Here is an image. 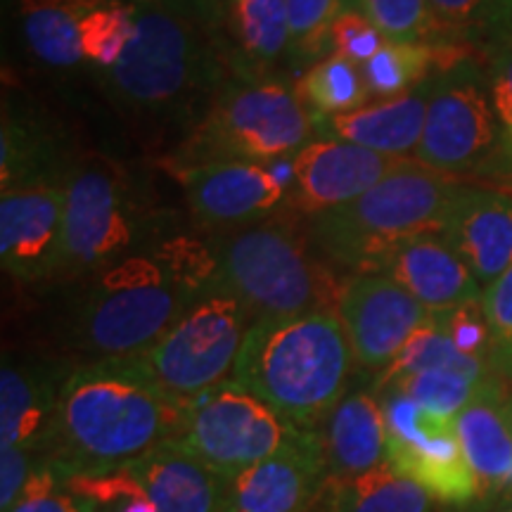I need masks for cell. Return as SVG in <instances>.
Here are the masks:
<instances>
[{"label":"cell","mask_w":512,"mask_h":512,"mask_svg":"<svg viewBox=\"0 0 512 512\" xmlns=\"http://www.w3.org/2000/svg\"><path fill=\"white\" fill-rule=\"evenodd\" d=\"M133 36L102 86L128 117L152 128L202 124L235 74L223 0H128Z\"/></svg>","instance_id":"cell-1"},{"label":"cell","mask_w":512,"mask_h":512,"mask_svg":"<svg viewBox=\"0 0 512 512\" xmlns=\"http://www.w3.org/2000/svg\"><path fill=\"white\" fill-rule=\"evenodd\" d=\"M188 403L152 380L138 358L79 363L64 382L48 460L64 477L119 470L181 441Z\"/></svg>","instance_id":"cell-2"},{"label":"cell","mask_w":512,"mask_h":512,"mask_svg":"<svg viewBox=\"0 0 512 512\" xmlns=\"http://www.w3.org/2000/svg\"><path fill=\"white\" fill-rule=\"evenodd\" d=\"M356 361L335 309L254 320L233 377L299 430L318 432L351 389Z\"/></svg>","instance_id":"cell-3"},{"label":"cell","mask_w":512,"mask_h":512,"mask_svg":"<svg viewBox=\"0 0 512 512\" xmlns=\"http://www.w3.org/2000/svg\"><path fill=\"white\" fill-rule=\"evenodd\" d=\"M200 297L162 256L131 254L91 273L64 320L79 363L143 356Z\"/></svg>","instance_id":"cell-4"},{"label":"cell","mask_w":512,"mask_h":512,"mask_svg":"<svg viewBox=\"0 0 512 512\" xmlns=\"http://www.w3.org/2000/svg\"><path fill=\"white\" fill-rule=\"evenodd\" d=\"M460 188L463 183L456 176L434 171L418 159H401L358 200L309 216L306 235L344 271L375 273L403 240L441 233Z\"/></svg>","instance_id":"cell-5"},{"label":"cell","mask_w":512,"mask_h":512,"mask_svg":"<svg viewBox=\"0 0 512 512\" xmlns=\"http://www.w3.org/2000/svg\"><path fill=\"white\" fill-rule=\"evenodd\" d=\"M214 287L233 294L254 320L335 309L342 285L313 259L311 242L283 221L230 230L211 247Z\"/></svg>","instance_id":"cell-6"},{"label":"cell","mask_w":512,"mask_h":512,"mask_svg":"<svg viewBox=\"0 0 512 512\" xmlns=\"http://www.w3.org/2000/svg\"><path fill=\"white\" fill-rule=\"evenodd\" d=\"M318 119L280 76L238 72L185 143V164L268 166L311 143Z\"/></svg>","instance_id":"cell-7"},{"label":"cell","mask_w":512,"mask_h":512,"mask_svg":"<svg viewBox=\"0 0 512 512\" xmlns=\"http://www.w3.org/2000/svg\"><path fill=\"white\" fill-rule=\"evenodd\" d=\"M249 328L252 316L245 306L211 287L138 361L166 394L190 403L233 377Z\"/></svg>","instance_id":"cell-8"},{"label":"cell","mask_w":512,"mask_h":512,"mask_svg":"<svg viewBox=\"0 0 512 512\" xmlns=\"http://www.w3.org/2000/svg\"><path fill=\"white\" fill-rule=\"evenodd\" d=\"M508 138L491 100L489 72L472 53L434 76L425 131L415 159L448 176L484 171Z\"/></svg>","instance_id":"cell-9"},{"label":"cell","mask_w":512,"mask_h":512,"mask_svg":"<svg viewBox=\"0 0 512 512\" xmlns=\"http://www.w3.org/2000/svg\"><path fill=\"white\" fill-rule=\"evenodd\" d=\"M306 434L242 384L226 380L188 403L181 444L221 475L235 477Z\"/></svg>","instance_id":"cell-10"},{"label":"cell","mask_w":512,"mask_h":512,"mask_svg":"<svg viewBox=\"0 0 512 512\" xmlns=\"http://www.w3.org/2000/svg\"><path fill=\"white\" fill-rule=\"evenodd\" d=\"M62 273H93L131 256L143 216L124 174L112 164H81L64 181Z\"/></svg>","instance_id":"cell-11"},{"label":"cell","mask_w":512,"mask_h":512,"mask_svg":"<svg viewBox=\"0 0 512 512\" xmlns=\"http://www.w3.org/2000/svg\"><path fill=\"white\" fill-rule=\"evenodd\" d=\"M387 422V460L434 501L477 503V482L460 444L456 418L430 411L399 389H375Z\"/></svg>","instance_id":"cell-12"},{"label":"cell","mask_w":512,"mask_h":512,"mask_svg":"<svg viewBox=\"0 0 512 512\" xmlns=\"http://www.w3.org/2000/svg\"><path fill=\"white\" fill-rule=\"evenodd\" d=\"M339 320L356 368L370 380L382 375L432 313L384 273H351L339 290Z\"/></svg>","instance_id":"cell-13"},{"label":"cell","mask_w":512,"mask_h":512,"mask_svg":"<svg viewBox=\"0 0 512 512\" xmlns=\"http://www.w3.org/2000/svg\"><path fill=\"white\" fill-rule=\"evenodd\" d=\"M64 185L3 190L0 197V264L22 283L62 273Z\"/></svg>","instance_id":"cell-14"},{"label":"cell","mask_w":512,"mask_h":512,"mask_svg":"<svg viewBox=\"0 0 512 512\" xmlns=\"http://www.w3.org/2000/svg\"><path fill=\"white\" fill-rule=\"evenodd\" d=\"M190 214L204 228H245L287 204V190L268 166L249 162L185 164L178 171Z\"/></svg>","instance_id":"cell-15"},{"label":"cell","mask_w":512,"mask_h":512,"mask_svg":"<svg viewBox=\"0 0 512 512\" xmlns=\"http://www.w3.org/2000/svg\"><path fill=\"white\" fill-rule=\"evenodd\" d=\"M401 159L384 157L344 140H311L290 157L287 204L306 216L344 207L396 169Z\"/></svg>","instance_id":"cell-16"},{"label":"cell","mask_w":512,"mask_h":512,"mask_svg":"<svg viewBox=\"0 0 512 512\" xmlns=\"http://www.w3.org/2000/svg\"><path fill=\"white\" fill-rule=\"evenodd\" d=\"M74 366L72 358L62 356L5 354L0 368V451L46 453L62 387Z\"/></svg>","instance_id":"cell-17"},{"label":"cell","mask_w":512,"mask_h":512,"mask_svg":"<svg viewBox=\"0 0 512 512\" xmlns=\"http://www.w3.org/2000/svg\"><path fill=\"white\" fill-rule=\"evenodd\" d=\"M318 432L230 477L226 512H318L328 491Z\"/></svg>","instance_id":"cell-18"},{"label":"cell","mask_w":512,"mask_h":512,"mask_svg":"<svg viewBox=\"0 0 512 512\" xmlns=\"http://www.w3.org/2000/svg\"><path fill=\"white\" fill-rule=\"evenodd\" d=\"M375 273L396 280L434 316L475 302L484 292L444 233H422L403 240L384 256Z\"/></svg>","instance_id":"cell-19"},{"label":"cell","mask_w":512,"mask_h":512,"mask_svg":"<svg viewBox=\"0 0 512 512\" xmlns=\"http://www.w3.org/2000/svg\"><path fill=\"white\" fill-rule=\"evenodd\" d=\"M503 377H491L470 406L456 415L460 444L477 482L482 510L512 501V422Z\"/></svg>","instance_id":"cell-20"},{"label":"cell","mask_w":512,"mask_h":512,"mask_svg":"<svg viewBox=\"0 0 512 512\" xmlns=\"http://www.w3.org/2000/svg\"><path fill=\"white\" fill-rule=\"evenodd\" d=\"M441 233L486 290L512 266V197L463 185Z\"/></svg>","instance_id":"cell-21"},{"label":"cell","mask_w":512,"mask_h":512,"mask_svg":"<svg viewBox=\"0 0 512 512\" xmlns=\"http://www.w3.org/2000/svg\"><path fill=\"white\" fill-rule=\"evenodd\" d=\"M330 482L389 467L387 422L373 384L351 387L318 430Z\"/></svg>","instance_id":"cell-22"},{"label":"cell","mask_w":512,"mask_h":512,"mask_svg":"<svg viewBox=\"0 0 512 512\" xmlns=\"http://www.w3.org/2000/svg\"><path fill=\"white\" fill-rule=\"evenodd\" d=\"M157 512H226L230 477L197 458L181 441L159 446L128 465Z\"/></svg>","instance_id":"cell-23"},{"label":"cell","mask_w":512,"mask_h":512,"mask_svg":"<svg viewBox=\"0 0 512 512\" xmlns=\"http://www.w3.org/2000/svg\"><path fill=\"white\" fill-rule=\"evenodd\" d=\"M434 76L422 81L413 91L403 93L399 98L384 100L380 105L337 114V117H318V126L332 138L344 140V143L361 145L366 150L380 152L384 157L408 159L411 152L415 155L422 131H425Z\"/></svg>","instance_id":"cell-24"},{"label":"cell","mask_w":512,"mask_h":512,"mask_svg":"<svg viewBox=\"0 0 512 512\" xmlns=\"http://www.w3.org/2000/svg\"><path fill=\"white\" fill-rule=\"evenodd\" d=\"M64 166L60 138L41 121L5 105L0 128V181L3 190L57 185Z\"/></svg>","instance_id":"cell-25"},{"label":"cell","mask_w":512,"mask_h":512,"mask_svg":"<svg viewBox=\"0 0 512 512\" xmlns=\"http://www.w3.org/2000/svg\"><path fill=\"white\" fill-rule=\"evenodd\" d=\"M223 27L242 72L264 74L290 48L287 0H223Z\"/></svg>","instance_id":"cell-26"},{"label":"cell","mask_w":512,"mask_h":512,"mask_svg":"<svg viewBox=\"0 0 512 512\" xmlns=\"http://www.w3.org/2000/svg\"><path fill=\"white\" fill-rule=\"evenodd\" d=\"M88 0H22L19 17L31 55L53 69H76L86 60L81 15Z\"/></svg>","instance_id":"cell-27"},{"label":"cell","mask_w":512,"mask_h":512,"mask_svg":"<svg viewBox=\"0 0 512 512\" xmlns=\"http://www.w3.org/2000/svg\"><path fill=\"white\" fill-rule=\"evenodd\" d=\"M434 498L392 467L330 482L318 512H432Z\"/></svg>","instance_id":"cell-28"},{"label":"cell","mask_w":512,"mask_h":512,"mask_svg":"<svg viewBox=\"0 0 512 512\" xmlns=\"http://www.w3.org/2000/svg\"><path fill=\"white\" fill-rule=\"evenodd\" d=\"M427 370H456V373L475 377V380H486V377L496 375L494 368L486 361L460 354L453 339L448 337L444 320L432 313V318L408 339V344L401 349L392 366L384 370L382 375L373 377L370 384L384 387V384L399 380V377L427 373Z\"/></svg>","instance_id":"cell-29"},{"label":"cell","mask_w":512,"mask_h":512,"mask_svg":"<svg viewBox=\"0 0 512 512\" xmlns=\"http://www.w3.org/2000/svg\"><path fill=\"white\" fill-rule=\"evenodd\" d=\"M299 98L318 117H337L366 107L368 83L358 64L344 60L339 55H330L306 72L297 83Z\"/></svg>","instance_id":"cell-30"},{"label":"cell","mask_w":512,"mask_h":512,"mask_svg":"<svg viewBox=\"0 0 512 512\" xmlns=\"http://www.w3.org/2000/svg\"><path fill=\"white\" fill-rule=\"evenodd\" d=\"M133 36V8L128 0H88L81 15L83 57L98 72L119 62Z\"/></svg>","instance_id":"cell-31"},{"label":"cell","mask_w":512,"mask_h":512,"mask_svg":"<svg viewBox=\"0 0 512 512\" xmlns=\"http://www.w3.org/2000/svg\"><path fill=\"white\" fill-rule=\"evenodd\" d=\"M356 8V0H287L290 48L287 57L294 67L318 64L332 55L330 31L339 15Z\"/></svg>","instance_id":"cell-32"},{"label":"cell","mask_w":512,"mask_h":512,"mask_svg":"<svg viewBox=\"0 0 512 512\" xmlns=\"http://www.w3.org/2000/svg\"><path fill=\"white\" fill-rule=\"evenodd\" d=\"M356 10H361L387 41L430 46L456 43L441 27L427 0H356Z\"/></svg>","instance_id":"cell-33"},{"label":"cell","mask_w":512,"mask_h":512,"mask_svg":"<svg viewBox=\"0 0 512 512\" xmlns=\"http://www.w3.org/2000/svg\"><path fill=\"white\" fill-rule=\"evenodd\" d=\"M491 377H486V380H475V377L456 373V370H427V373L399 377V380L375 389H399V392L411 396L413 401L422 403V406L430 408V411H437L441 415H453V418H456L463 408L470 406V403L482 394V389L486 387V382H489Z\"/></svg>","instance_id":"cell-34"},{"label":"cell","mask_w":512,"mask_h":512,"mask_svg":"<svg viewBox=\"0 0 512 512\" xmlns=\"http://www.w3.org/2000/svg\"><path fill=\"white\" fill-rule=\"evenodd\" d=\"M451 41L484 43L494 38L512 22V10L501 0H427Z\"/></svg>","instance_id":"cell-35"},{"label":"cell","mask_w":512,"mask_h":512,"mask_svg":"<svg viewBox=\"0 0 512 512\" xmlns=\"http://www.w3.org/2000/svg\"><path fill=\"white\" fill-rule=\"evenodd\" d=\"M482 306L491 332V368L512 380V266L482 292Z\"/></svg>","instance_id":"cell-36"},{"label":"cell","mask_w":512,"mask_h":512,"mask_svg":"<svg viewBox=\"0 0 512 512\" xmlns=\"http://www.w3.org/2000/svg\"><path fill=\"white\" fill-rule=\"evenodd\" d=\"M330 43L332 55H339L363 67L387 43V38L361 10L354 8L339 15L337 22L332 24Z\"/></svg>","instance_id":"cell-37"},{"label":"cell","mask_w":512,"mask_h":512,"mask_svg":"<svg viewBox=\"0 0 512 512\" xmlns=\"http://www.w3.org/2000/svg\"><path fill=\"white\" fill-rule=\"evenodd\" d=\"M5 512H83L79 498L69 491L62 472L50 463L31 477L27 489L17 498L15 505Z\"/></svg>","instance_id":"cell-38"},{"label":"cell","mask_w":512,"mask_h":512,"mask_svg":"<svg viewBox=\"0 0 512 512\" xmlns=\"http://www.w3.org/2000/svg\"><path fill=\"white\" fill-rule=\"evenodd\" d=\"M439 316L460 354L479 358L491 366V332L489 323H486L482 297L448 313H439Z\"/></svg>","instance_id":"cell-39"},{"label":"cell","mask_w":512,"mask_h":512,"mask_svg":"<svg viewBox=\"0 0 512 512\" xmlns=\"http://www.w3.org/2000/svg\"><path fill=\"white\" fill-rule=\"evenodd\" d=\"M489 55V83L494 110L505 136L512 131V22L486 46Z\"/></svg>","instance_id":"cell-40"},{"label":"cell","mask_w":512,"mask_h":512,"mask_svg":"<svg viewBox=\"0 0 512 512\" xmlns=\"http://www.w3.org/2000/svg\"><path fill=\"white\" fill-rule=\"evenodd\" d=\"M48 463L46 453L27 451V448H5L0 451V512L10 510L31 477Z\"/></svg>","instance_id":"cell-41"},{"label":"cell","mask_w":512,"mask_h":512,"mask_svg":"<svg viewBox=\"0 0 512 512\" xmlns=\"http://www.w3.org/2000/svg\"><path fill=\"white\" fill-rule=\"evenodd\" d=\"M486 512H512V501L503 503V505H498V508H491V510H486Z\"/></svg>","instance_id":"cell-42"},{"label":"cell","mask_w":512,"mask_h":512,"mask_svg":"<svg viewBox=\"0 0 512 512\" xmlns=\"http://www.w3.org/2000/svg\"><path fill=\"white\" fill-rule=\"evenodd\" d=\"M505 138H508V150L512 152V131L508 133V136H505Z\"/></svg>","instance_id":"cell-43"},{"label":"cell","mask_w":512,"mask_h":512,"mask_svg":"<svg viewBox=\"0 0 512 512\" xmlns=\"http://www.w3.org/2000/svg\"><path fill=\"white\" fill-rule=\"evenodd\" d=\"M508 411H510V422H512V396L508 399Z\"/></svg>","instance_id":"cell-44"},{"label":"cell","mask_w":512,"mask_h":512,"mask_svg":"<svg viewBox=\"0 0 512 512\" xmlns=\"http://www.w3.org/2000/svg\"><path fill=\"white\" fill-rule=\"evenodd\" d=\"M501 3H503V5H508V8L512 10V0H501Z\"/></svg>","instance_id":"cell-45"},{"label":"cell","mask_w":512,"mask_h":512,"mask_svg":"<svg viewBox=\"0 0 512 512\" xmlns=\"http://www.w3.org/2000/svg\"><path fill=\"white\" fill-rule=\"evenodd\" d=\"M81 508H83V505H81ZM83 512H100V510H91V508H83Z\"/></svg>","instance_id":"cell-46"}]
</instances>
